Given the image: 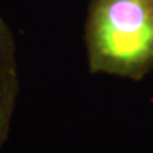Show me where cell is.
I'll list each match as a JSON object with an SVG mask.
<instances>
[{
    "mask_svg": "<svg viewBox=\"0 0 153 153\" xmlns=\"http://www.w3.org/2000/svg\"><path fill=\"white\" fill-rule=\"evenodd\" d=\"M17 95L19 75L14 38L9 26L0 17V148L9 137Z\"/></svg>",
    "mask_w": 153,
    "mask_h": 153,
    "instance_id": "7a4b0ae2",
    "label": "cell"
},
{
    "mask_svg": "<svg viewBox=\"0 0 153 153\" xmlns=\"http://www.w3.org/2000/svg\"><path fill=\"white\" fill-rule=\"evenodd\" d=\"M85 45L91 74L140 81L153 71V0H91Z\"/></svg>",
    "mask_w": 153,
    "mask_h": 153,
    "instance_id": "6da1fadb",
    "label": "cell"
}]
</instances>
